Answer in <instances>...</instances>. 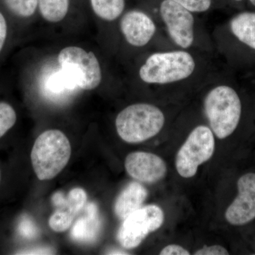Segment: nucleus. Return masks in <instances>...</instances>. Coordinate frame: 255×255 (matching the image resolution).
Returning a JSON list of instances; mask_svg holds the SVG:
<instances>
[{
    "label": "nucleus",
    "mask_w": 255,
    "mask_h": 255,
    "mask_svg": "<svg viewBox=\"0 0 255 255\" xmlns=\"http://www.w3.org/2000/svg\"><path fill=\"white\" fill-rule=\"evenodd\" d=\"M97 213V206L94 203L87 204L84 214L78 219L72 229L71 236L75 241H95L100 226Z\"/></svg>",
    "instance_id": "obj_15"
},
{
    "label": "nucleus",
    "mask_w": 255,
    "mask_h": 255,
    "mask_svg": "<svg viewBox=\"0 0 255 255\" xmlns=\"http://www.w3.org/2000/svg\"><path fill=\"white\" fill-rule=\"evenodd\" d=\"M246 93L240 77L223 63L196 93L201 95L203 114L218 138H227L239 128Z\"/></svg>",
    "instance_id": "obj_2"
},
{
    "label": "nucleus",
    "mask_w": 255,
    "mask_h": 255,
    "mask_svg": "<svg viewBox=\"0 0 255 255\" xmlns=\"http://www.w3.org/2000/svg\"><path fill=\"white\" fill-rule=\"evenodd\" d=\"M246 9L255 11V0H246Z\"/></svg>",
    "instance_id": "obj_27"
},
{
    "label": "nucleus",
    "mask_w": 255,
    "mask_h": 255,
    "mask_svg": "<svg viewBox=\"0 0 255 255\" xmlns=\"http://www.w3.org/2000/svg\"><path fill=\"white\" fill-rule=\"evenodd\" d=\"M20 232L24 237L31 238L36 236L38 231L31 220L25 219L20 225Z\"/></svg>",
    "instance_id": "obj_22"
},
{
    "label": "nucleus",
    "mask_w": 255,
    "mask_h": 255,
    "mask_svg": "<svg viewBox=\"0 0 255 255\" xmlns=\"http://www.w3.org/2000/svg\"><path fill=\"white\" fill-rule=\"evenodd\" d=\"M6 7L16 16L31 17L38 10V0H2Z\"/></svg>",
    "instance_id": "obj_19"
},
{
    "label": "nucleus",
    "mask_w": 255,
    "mask_h": 255,
    "mask_svg": "<svg viewBox=\"0 0 255 255\" xmlns=\"http://www.w3.org/2000/svg\"><path fill=\"white\" fill-rule=\"evenodd\" d=\"M216 54L175 48L147 52L135 69L139 85L159 98L197 93L221 66Z\"/></svg>",
    "instance_id": "obj_1"
},
{
    "label": "nucleus",
    "mask_w": 255,
    "mask_h": 255,
    "mask_svg": "<svg viewBox=\"0 0 255 255\" xmlns=\"http://www.w3.org/2000/svg\"><path fill=\"white\" fill-rule=\"evenodd\" d=\"M160 255H189L190 253L183 247L178 245H169L161 251Z\"/></svg>",
    "instance_id": "obj_23"
},
{
    "label": "nucleus",
    "mask_w": 255,
    "mask_h": 255,
    "mask_svg": "<svg viewBox=\"0 0 255 255\" xmlns=\"http://www.w3.org/2000/svg\"><path fill=\"white\" fill-rule=\"evenodd\" d=\"M18 255H50L52 254V251L46 248H36V249L28 250L20 252Z\"/></svg>",
    "instance_id": "obj_26"
},
{
    "label": "nucleus",
    "mask_w": 255,
    "mask_h": 255,
    "mask_svg": "<svg viewBox=\"0 0 255 255\" xmlns=\"http://www.w3.org/2000/svg\"><path fill=\"white\" fill-rule=\"evenodd\" d=\"M7 36V23L4 15L0 11V52L2 50Z\"/></svg>",
    "instance_id": "obj_25"
},
{
    "label": "nucleus",
    "mask_w": 255,
    "mask_h": 255,
    "mask_svg": "<svg viewBox=\"0 0 255 255\" xmlns=\"http://www.w3.org/2000/svg\"><path fill=\"white\" fill-rule=\"evenodd\" d=\"M195 255H226L229 253L226 248L221 246H204L194 253Z\"/></svg>",
    "instance_id": "obj_21"
},
{
    "label": "nucleus",
    "mask_w": 255,
    "mask_h": 255,
    "mask_svg": "<svg viewBox=\"0 0 255 255\" xmlns=\"http://www.w3.org/2000/svg\"><path fill=\"white\" fill-rule=\"evenodd\" d=\"M215 150L214 134L209 125L195 126L176 156L175 166L181 177L195 176L198 167L211 158Z\"/></svg>",
    "instance_id": "obj_8"
},
{
    "label": "nucleus",
    "mask_w": 255,
    "mask_h": 255,
    "mask_svg": "<svg viewBox=\"0 0 255 255\" xmlns=\"http://www.w3.org/2000/svg\"><path fill=\"white\" fill-rule=\"evenodd\" d=\"M147 196V191L140 183L130 182L121 193L114 206L115 214L122 220L142 207Z\"/></svg>",
    "instance_id": "obj_14"
},
{
    "label": "nucleus",
    "mask_w": 255,
    "mask_h": 255,
    "mask_svg": "<svg viewBox=\"0 0 255 255\" xmlns=\"http://www.w3.org/2000/svg\"><path fill=\"white\" fill-rule=\"evenodd\" d=\"M223 9H230L235 11L246 9V0H221Z\"/></svg>",
    "instance_id": "obj_24"
},
{
    "label": "nucleus",
    "mask_w": 255,
    "mask_h": 255,
    "mask_svg": "<svg viewBox=\"0 0 255 255\" xmlns=\"http://www.w3.org/2000/svg\"><path fill=\"white\" fill-rule=\"evenodd\" d=\"M238 194L226 211L233 226H243L255 219V173H247L238 181Z\"/></svg>",
    "instance_id": "obj_11"
},
{
    "label": "nucleus",
    "mask_w": 255,
    "mask_h": 255,
    "mask_svg": "<svg viewBox=\"0 0 255 255\" xmlns=\"http://www.w3.org/2000/svg\"><path fill=\"white\" fill-rule=\"evenodd\" d=\"M216 55L238 76L255 73V11H237L211 33Z\"/></svg>",
    "instance_id": "obj_3"
},
{
    "label": "nucleus",
    "mask_w": 255,
    "mask_h": 255,
    "mask_svg": "<svg viewBox=\"0 0 255 255\" xmlns=\"http://www.w3.org/2000/svg\"><path fill=\"white\" fill-rule=\"evenodd\" d=\"M90 4L96 16L108 23L119 22L127 10V0H90Z\"/></svg>",
    "instance_id": "obj_16"
},
{
    "label": "nucleus",
    "mask_w": 255,
    "mask_h": 255,
    "mask_svg": "<svg viewBox=\"0 0 255 255\" xmlns=\"http://www.w3.org/2000/svg\"><path fill=\"white\" fill-rule=\"evenodd\" d=\"M0 179H1V172H0Z\"/></svg>",
    "instance_id": "obj_29"
},
{
    "label": "nucleus",
    "mask_w": 255,
    "mask_h": 255,
    "mask_svg": "<svg viewBox=\"0 0 255 255\" xmlns=\"http://www.w3.org/2000/svg\"><path fill=\"white\" fill-rule=\"evenodd\" d=\"M137 1L140 7L153 16L176 48L216 54L211 33L199 15L174 0Z\"/></svg>",
    "instance_id": "obj_4"
},
{
    "label": "nucleus",
    "mask_w": 255,
    "mask_h": 255,
    "mask_svg": "<svg viewBox=\"0 0 255 255\" xmlns=\"http://www.w3.org/2000/svg\"><path fill=\"white\" fill-rule=\"evenodd\" d=\"M167 116L159 105L138 102L125 107L117 115L116 129L128 143H139L158 135L165 127Z\"/></svg>",
    "instance_id": "obj_5"
},
{
    "label": "nucleus",
    "mask_w": 255,
    "mask_h": 255,
    "mask_svg": "<svg viewBox=\"0 0 255 255\" xmlns=\"http://www.w3.org/2000/svg\"><path fill=\"white\" fill-rule=\"evenodd\" d=\"M58 61L61 70L75 86L84 90H92L100 86L102 68L93 52L78 46L66 47L60 52Z\"/></svg>",
    "instance_id": "obj_9"
},
{
    "label": "nucleus",
    "mask_w": 255,
    "mask_h": 255,
    "mask_svg": "<svg viewBox=\"0 0 255 255\" xmlns=\"http://www.w3.org/2000/svg\"><path fill=\"white\" fill-rule=\"evenodd\" d=\"M72 149L68 137L59 130L42 132L32 148L31 159L33 170L40 180L56 177L68 164Z\"/></svg>",
    "instance_id": "obj_7"
},
{
    "label": "nucleus",
    "mask_w": 255,
    "mask_h": 255,
    "mask_svg": "<svg viewBox=\"0 0 255 255\" xmlns=\"http://www.w3.org/2000/svg\"><path fill=\"white\" fill-rule=\"evenodd\" d=\"M87 199L86 192L81 188H75L67 196L58 192L52 197L56 208L50 216L49 226L55 232H63L73 224L74 219L85 207Z\"/></svg>",
    "instance_id": "obj_12"
},
{
    "label": "nucleus",
    "mask_w": 255,
    "mask_h": 255,
    "mask_svg": "<svg viewBox=\"0 0 255 255\" xmlns=\"http://www.w3.org/2000/svg\"><path fill=\"white\" fill-rule=\"evenodd\" d=\"M125 168L133 179L144 183H155L165 177V162L155 154L147 152H134L125 160Z\"/></svg>",
    "instance_id": "obj_13"
},
{
    "label": "nucleus",
    "mask_w": 255,
    "mask_h": 255,
    "mask_svg": "<svg viewBox=\"0 0 255 255\" xmlns=\"http://www.w3.org/2000/svg\"><path fill=\"white\" fill-rule=\"evenodd\" d=\"M196 14H207L217 9H223L221 0H174Z\"/></svg>",
    "instance_id": "obj_18"
},
{
    "label": "nucleus",
    "mask_w": 255,
    "mask_h": 255,
    "mask_svg": "<svg viewBox=\"0 0 255 255\" xmlns=\"http://www.w3.org/2000/svg\"><path fill=\"white\" fill-rule=\"evenodd\" d=\"M110 255H128L127 253H124V252L121 251H112L111 253H109Z\"/></svg>",
    "instance_id": "obj_28"
},
{
    "label": "nucleus",
    "mask_w": 255,
    "mask_h": 255,
    "mask_svg": "<svg viewBox=\"0 0 255 255\" xmlns=\"http://www.w3.org/2000/svg\"><path fill=\"white\" fill-rule=\"evenodd\" d=\"M16 122V114L6 102H0V138L4 136Z\"/></svg>",
    "instance_id": "obj_20"
},
{
    "label": "nucleus",
    "mask_w": 255,
    "mask_h": 255,
    "mask_svg": "<svg viewBox=\"0 0 255 255\" xmlns=\"http://www.w3.org/2000/svg\"><path fill=\"white\" fill-rule=\"evenodd\" d=\"M118 28L129 48L145 50L146 53L176 48L153 16L140 6L127 9L119 20Z\"/></svg>",
    "instance_id": "obj_6"
},
{
    "label": "nucleus",
    "mask_w": 255,
    "mask_h": 255,
    "mask_svg": "<svg viewBox=\"0 0 255 255\" xmlns=\"http://www.w3.org/2000/svg\"><path fill=\"white\" fill-rule=\"evenodd\" d=\"M164 212L156 205L142 206L124 220L117 238L126 249L137 248L150 233L163 224Z\"/></svg>",
    "instance_id": "obj_10"
},
{
    "label": "nucleus",
    "mask_w": 255,
    "mask_h": 255,
    "mask_svg": "<svg viewBox=\"0 0 255 255\" xmlns=\"http://www.w3.org/2000/svg\"><path fill=\"white\" fill-rule=\"evenodd\" d=\"M71 0H38V9L42 17L51 23H58L66 17Z\"/></svg>",
    "instance_id": "obj_17"
}]
</instances>
